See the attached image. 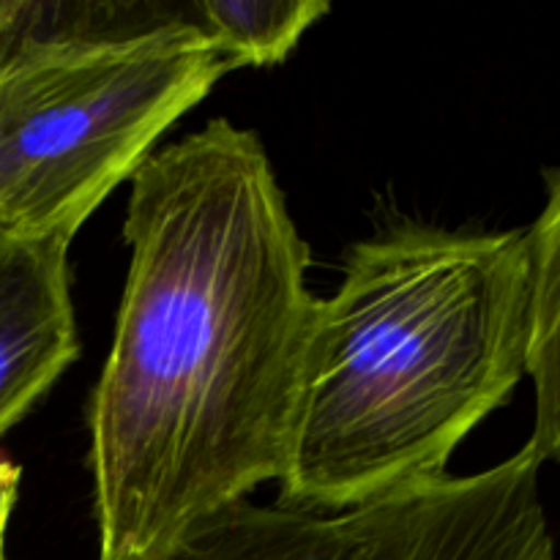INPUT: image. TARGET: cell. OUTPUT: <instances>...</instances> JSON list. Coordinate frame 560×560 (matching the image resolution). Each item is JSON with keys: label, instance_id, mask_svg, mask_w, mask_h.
<instances>
[{"label": "cell", "instance_id": "ba28073f", "mask_svg": "<svg viewBox=\"0 0 560 560\" xmlns=\"http://www.w3.org/2000/svg\"><path fill=\"white\" fill-rule=\"evenodd\" d=\"M186 20L238 66H271L331 11L326 0H197Z\"/></svg>", "mask_w": 560, "mask_h": 560}, {"label": "cell", "instance_id": "277c9868", "mask_svg": "<svg viewBox=\"0 0 560 560\" xmlns=\"http://www.w3.org/2000/svg\"><path fill=\"white\" fill-rule=\"evenodd\" d=\"M541 465L528 441L495 468L370 503L353 560H558Z\"/></svg>", "mask_w": 560, "mask_h": 560}, {"label": "cell", "instance_id": "8fae6325", "mask_svg": "<svg viewBox=\"0 0 560 560\" xmlns=\"http://www.w3.org/2000/svg\"><path fill=\"white\" fill-rule=\"evenodd\" d=\"M0 560H9L5 558V541H0Z\"/></svg>", "mask_w": 560, "mask_h": 560}, {"label": "cell", "instance_id": "9c48e42d", "mask_svg": "<svg viewBox=\"0 0 560 560\" xmlns=\"http://www.w3.org/2000/svg\"><path fill=\"white\" fill-rule=\"evenodd\" d=\"M16 492H20V468L0 463V541H5V525L16 503Z\"/></svg>", "mask_w": 560, "mask_h": 560}, {"label": "cell", "instance_id": "30bf717a", "mask_svg": "<svg viewBox=\"0 0 560 560\" xmlns=\"http://www.w3.org/2000/svg\"><path fill=\"white\" fill-rule=\"evenodd\" d=\"M5 16H9V0H0V33L5 27Z\"/></svg>", "mask_w": 560, "mask_h": 560}, {"label": "cell", "instance_id": "8992f818", "mask_svg": "<svg viewBox=\"0 0 560 560\" xmlns=\"http://www.w3.org/2000/svg\"><path fill=\"white\" fill-rule=\"evenodd\" d=\"M364 506L342 514L235 503L191 525L142 560H353L364 536Z\"/></svg>", "mask_w": 560, "mask_h": 560}, {"label": "cell", "instance_id": "52a82bcc", "mask_svg": "<svg viewBox=\"0 0 560 560\" xmlns=\"http://www.w3.org/2000/svg\"><path fill=\"white\" fill-rule=\"evenodd\" d=\"M545 211L528 233L530 342L536 421L530 443L545 463L560 465V167L547 170Z\"/></svg>", "mask_w": 560, "mask_h": 560}, {"label": "cell", "instance_id": "3957f363", "mask_svg": "<svg viewBox=\"0 0 560 560\" xmlns=\"http://www.w3.org/2000/svg\"><path fill=\"white\" fill-rule=\"evenodd\" d=\"M241 69L186 11L142 25L36 27L11 3L0 33V233L74 238L175 120Z\"/></svg>", "mask_w": 560, "mask_h": 560}, {"label": "cell", "instance_id": "6da1fadb", "mask_svg": "<svg viewBox=\"0 0 560 560\" xmlns=\"http://www.w3.org/2000/svg\"><path fill=\"white\" fill-rule=\"evenodd\" d=\"M124 233L91 405L98 560L156 556L282 479L320 301L260 140L224 118L131 175Z\"/></svg>", "mask_w": 560, "mask_h": 560}, {"label": "cell", "instance_id": "7a4b0ae2", "mask_svg": "<svg viewBox=\"0 0 560 560\" xmlns=\"http://www.w3.org/2000/svg\"><path fill=\"white\" fill-rule=\"evenodd\" d=\"M528 233L399 224L317 301L282 506L342 514L446 479L528 375Z\"/></svg>", "mask_w": 560, "mask_h": 560}, {"label": "cell", "instance_id": "5b68a950", "mask_svg": "<svg viewBox=\"0 0 560 560\" xmlns=\"http://www.w3.org/2000/svg\"><path fill=\"white\" fill-rule=\"evenodd\" d=\"M66 238L0 233V438L77 359Z\"/></svg>", "mask_w": 560, "mask_h": 560}]
</instances>
